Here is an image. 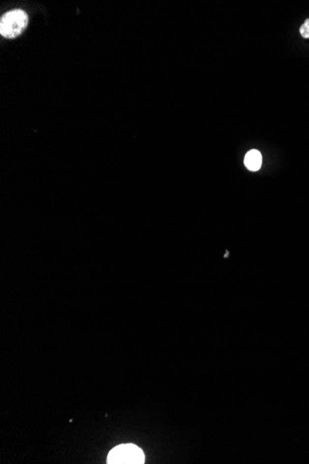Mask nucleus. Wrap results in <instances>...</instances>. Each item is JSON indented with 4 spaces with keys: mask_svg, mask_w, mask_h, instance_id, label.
Masks as SVG:
<instances>
[{
    "mask_svg": "<svg viewBox=\"0 0 309 464\" xmlns=\"http://www.w3.org/2000/svg\"><path fill=\"white\" fill-rule=\"evenodd\" d=\"M300 34L305 38H309V19L306 20L300 27Z\"/></svg>",
    "mask_w": 309,
    "mask_h": 464,
    "instance_id": "4",
    "label": "nucleus"
},
{
    "mask_svg": "<svg viewBox=\"0 0 309 464\" xmlns=\"http://www.w3.org/2000/svg\"><path fill=\"white\" fill-rule=\"evenodd\" d=\"M261 164H262V156L259 151L253 149V150H250L246 155L245 165L247 166L248 170L252 172H256L260 169Z\"/></svg>",
    "mask_w": 309,
    "mask_h": 464,
    "instance_id": "3",
    "label": "nucleus"
},
{
    "mask_svg": "<svg viewBox=\"0 0 309 464\" xmlns=\"http://www.w3.org/2000/svg\"><path fill=\"white\" fill-rule=\"evenodd\" d=\"M108 464H142L145 463L143 450L133 444L120 445L108 453Z\"/></svg>",
    "mask_w": 309,
    "mask_h": 464,
    "instance_id": "2",
    "label": "nucleus"
},
{
    "mask_svg": "<svg viewBox=\"0 0 309 464\" xmlns=\"http://www.w3.org/2000/svg\"><path fill=\"white\" fill-rule=\"evenodd\" d=\"M28 15L22 9L8 11L1 18L0 34L6 38H16L24 33L28 25Z\"/></svg>",
    "mask_w": 309,
    "mask_h": 464,
    "instance_id": "1",
    "label": "nucleus"
}]
</instances>
